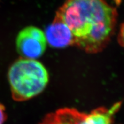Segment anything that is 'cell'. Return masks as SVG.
<instances>
[{
	"label": "cell",
	"mask_w": 124,
	"mask_h": 124,
	"mask_svg": "<svg viewBox=\"0 0 124 124\" xmlns=\"http://www.w3.org/2000/svg\"><path fill=\"white\" fill-rule=\"evenodd\" d=\"M46 40L44 32L30 26L23 29L16 39L17 51L23 58L36 59L44 53Z\"/></svg>",
	"instance_id": "3"
},
{
	"label": "cell",
	"mask_w": 124,
	"mask_h": 124,
	"mask_svg": "<svg viewBox=\"0 0 124 124\" xmlns=\"http://www.w3.org/2000/svg\"><path fill=\"white\" fill-rule=\"evenodd\" d=\"M7 118L5 108L3 105L0 103V124H3Z\"/></svg>",
	"instance_id": "6"
},
{
	"label": "cell",
	"mask_w": 124,
	"mask_h": 124,
	"mask_svg": "<svg viewBox=\"0 0 124 124\" xmlns=\"http://www.w3.org/2000/svg\"><path fill=\"white\" fill-rule=\"evenodd\" d=\"M46 43L56 48H62L74 45L71 31L62 20L55 16L53 22L46 28L45 32Z\"/></svg>",
	"instance_id": "4"
},
{
	"label": "cell",
	"mask_w": 124,
	"mask_h": 124,
	"mask_svg": "<svg viewBox=\"0 0 124 124\" xmlns=\"http://www.w3.org/2000/svg\"><path fill=\"white\" fill-rule=\"evenodd\" d=\"M56 16L70 29L73 46L87 53L96 54L110 41L118 13L105 0H66Z\"/></svg>",
	"instance_id": "1"
},
{
	"label": "cell",
	"mask_w": 124,
	"mask_h": 124,
	"mask_svg": "<svg viewBox=\"0 0 124 124\" xmlns=\"http://www.w3.org/2000/svg\"><path fill=\"white\" fill-rule=\"evenodd\" d=\"M8 80L16 101H25L38 95L46 89L49 75L44 65L36 59L22 58L9 70Z\"/></svg>",
	"instance_id": "2"
},
{
	"label": "cell",
	"mask_w": 124,
	"mask_h": 124,
	"mask_svg": "<svg viewBox=\"0 0 124 124\" xmlns=\"http://www.w3.org/2000/svg\"><path fill=\"white\" fill-rule=\"evenodd\" d=\"M39 124H91L87 113L77 108H64L51 112Z\"/></svg>",
	"instance_id": "5"
},
{
	"label": "cell",
	"mask_w": 124,
	"mask_h": 124,
	"mask_svg": "<svg viewBox=\"0 0 124 124\" xmlns=\"http://www.w3.org/2000/svg\"><path fill=\"white\" fill-rule=\"evenodd\" d=\"M114 2L116 3V4L117 5V6L120 5L121 4V1L122 0H114Z\"/></svg>",
	"instance_id": "7"
}]
</instances>
